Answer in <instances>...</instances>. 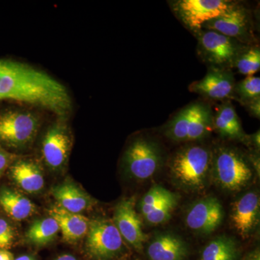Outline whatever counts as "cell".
Instances as JSON below:
<instances>
[{
    "mask_svg": "<svg viewBox=\"0 0 260 260\" xmlns=\"http://www.w3.org/2000/svg\"><path fill=\"white\" fill-rule=\"evenodd\" d=\"M4 100L37 106L59 116L72 109L70 94L58 80L25 63L0 59V102Z\"/></svg>",
    "mask_w": 260,
    "mask_h": 260,
    "instance_id": "1",
    "label": "cell"
},
{
    "mask_svg": "<svg viewBox=\"0 0 260 260\" xmlns=\"http://www.w3.org/2000/svg\"><path fill=\"white\" fill-rule=\"evenodd\" d=\"M213 152L203 145H191L178 150L170 159L169 172L182 189L203 190L212 169Z\"/></svg>",
    "mask_w": 260,
    "mask_h": 260,
    "instance_id": "2",
    "label": "cell"
},
{
    "mask_svg": "<svg viewBox=\"0 0 260 260\" xmlns=\"http://www.w3.org/2000/svg\"><path fill=\"white\" fill-rule=\"evenodd\" d=\"M212 171L217 184L230 191L241 190L253 177L252 169L240 152L218 147L213 152Z\"/></svg>",
    "mask_w": 260,
    "mask_h": 260,
    "instance_id": "3",
    "label": "cell"
},
{
    "mask_svg": "<svg viewBox=\"0 0 260 260\" xmlns=\"http://www.w3.org/2000/svg\"><path fill=\"white\" fill-rule=\"evenodd\" d=\"M198 54L211 68L229 70L246 47L239 41L210 30L197 32Z\"/></svg>",
    "mask_w": 260,
    "mask_h": 260,
    "instance_id": "4",
    "label": "cell"
},
{
    "mask_svg": "<svg viewBox=\"0 0 260 260\" xmlns=\"http://www.w3.org/2000/svg\"><path fill=\"white\" fill-rule=\"evenodd\" d=\"M236 4L228 0H178L171 5L176 16L196 34L205 23L223 15Z\"/></svg>",
    "mask_w": 260,
    "mask_h": 260,
    "instance_id": "5",
    "label": "cell"
},
{
    "mask_svg": "<svg viewBox=\"0 0 260 260\" xmlns=\"http://www.w3.org/2000/svg\"><path fill=\"white\" fill-rule=\"evenodd\" d=\"M162 160L158 145L145 138L135 140L123 157L126 173L138 180H146L155 175L161 166Z\"/></svg>",
    "mask_w": 260,
    "mask_h": 260,
    "instance_id": "6",
    "label": "cell"
},
{
    "mask_svg": "<svg viewBox=\"0 0 260 260\" xmlns=\"http://www.w3.org/2000/svg\"><path fill=\"white\" fill-rule=\"evenodd\" d=\"M40 121L32 112L8 111L0 114V142L14 148H23L34 141Z\"/></svg>",
    "mask_w": 260,
    "mask_h": 260,
    "instance_id": "7",
    "label": "cell"
},
{
    "mask_svg": "<svg viewBox=\"0 0 260 260\" xmlns=\"http://www.w3.org/2000/svg\"><path fill=\"white\" fill-rule=\"evenodd\" d=\"M86 236L87 252L94 259H112L122 251L123 239L113 220H90Z\"/></svg>",
    "mask_w": 260,
    "mask_h": 260,
    "instance_id": "8",
    "label": "cell"
},
{
    "mask_svg": "<svg viewBox=\"0 0 260 260\" xmlns=\"http://www.w3.org/2000/svg\"><path fill=\"white\" fill-rule=\"evenodd\" d=\"M203 29L218 32L243 44L251 40L252 34L250 14L239 3L223 15L205 23Z\"/></svg>",
    "mask_w": 260,
    "mask_h": 260,
    "instance_id": "9",
    "label": "cell"
},
{
    "mask_svg": "<svg viewBox=\"0 0 260 260\" xmlns=\"http://www.w3.org/2000/svg\"><path fill=\"white\" fill-rule=\"evenodd\" d=\"M135 200L128 198L121 200L114 210V225L121 237L136 250L143 249L148 237L143 232V224L135 210Z\"/></svg>",
    "mask_w": 260,
    "mask_h": 260,
    "instance_id": "10",
    "label": "cell"
},
{
    "mask_svg": "<svg viewBox=\"0 0 260 260\" xmlns=\"http://www.w3.org/2000/svg\"><path fill=\"white\" fill-rule=\"evenodd\" d=\"M223 205L217 198L208 197L194 203L186 214V225L195 232L213 233L223 222Z\"/></svg>",
    "mask_w": 260,
    "mask_h": 260,
    "instance_id": "11",
    "label": "cell"
},
{
    "mask_svg": "<svg viewBox=\"0 0 260 260\" xmlns=\"http://www.w3.org/2000/svg\"><path fill=\"white\" fill-rule=\"evenodd\" d=\"M72 148L71 135L64 123L59 121L51 126L42 141L44 161L52 169L64 167Z\"/></svg>",
    "mask_w": 260,
    "mask_h": 260,
    "instance_id": "12",
    "label": "cell"
},
{
    "mask_svg": "<svg viewBox=\"0 0 260 260\" xmlns=\"http://www.w3.org/2000/svg\"><path fill=\"white\" fill-rule=\"evenodd\" d=\"M235 85L230 70L211 68L203 79L191 83L189 90L213 100H224L234 95Z\"/></svg>",
    "mask_w": 260,
    "mask_h": 260,
    "instance_id": "13",
    "label": "cell"
},
{
    "mask_svg": "<svg viewBox=\"0 0 260 260\" xmlns=\"http://www.w3.org/2000/svg\"><path fill=\"white\" fill-rule=\"evenodd\" d=\"M259 196L255 191L246 192L233 205L231 220L241 237H249L254 232L259 223Z\"/></svg>",
    "mask_w": 260,
    "mask_h": 260,
    "instance_id": "14",
    "label": "cell"
},
{
    "mask_svg": "<svg viewBox=\"0 0 260 260\" xmlns=\"http://www.w3.org/2000/svg\"><path fill=\"white\" fill-rule=\"evenodd\" d=\"M146 253L150 260H185L189 247L179 236L161 233L150 241Z\"/></svg>",
    "mask_w": 260,
    "mask_h": 260,
    "instance_id": "15",
    "label": "cell"
},
{
    "mask_svg": "<svg viewBox=\"0 0 260 260\" xmlns=\"http://www.w3.org/2000/svg\"><path fill=\"white\" fill-rule=\"evenodd\" d=\"M49 213L57 222L59 231L66 242H77L88 234L90 220L86 217L71 213L58 205L51 207Z\"/></svg>",
    "mask_w": 260,
    "mask_h": 260,
    "instance_id": "16",
    "label": "cell"
},
{
    "mask_svg": "<svg viewBox=\"0 0 260 260\" xmlns=\"http://www.w3.org/2000/svg\"><path fill=\"white\" fill-rule=\"evenodd\" d=\"M10 175L17 184L28 193H37L44 186L42 169L30 160H19L10 167Z\"/></svg>",
    "mask_w": 260,
    "mask_h": 260,
    "instance_id": "17",
    "label": "cell"
},
{
    "mask_svg": "<svg viewBox=\"0 0 260 260\" xmlns=\"http://www.w3.org/2000/svg\"><path fill=\"white\" fill-rule=\"evenodd\" d=\"M51 194L59 203L58 205L71 213L80 214L92 205V200L86 193L72 182L54 186Z\"/></svg>",
    "mask_w": 260,
    "mask_h": 260,
    "instance_id": "18",
    "label": "cell"
},
{
    "mask_svg": "<svg viewBox=\"0 0 260 260\" xmlns=\"http://www.w3.org/2000/svg\"><path fill=\"white\" fill-rule=\"evenodd\" d=\"M213 128L222 138L244 141L247 138L235 109L231 103H225L219 107L213 116Z\"/></svg>",
    "mask_w": 260,
    "mask_h": 260,
    "instance_id": "19",
    "label": "cell"
},
{
    "mask_svg": "<svg viewBox=\"0 0 260 260\" xmlns=\"http://www.w3.org/2000/svg\"><path fill=\"white\" fill-rule=\"evenodd\" d=\"M0 206L15 220H25L36 212L35 205L30 200L7 188L0 190Z\"/></svg>",
    "mask_w": 260,
    "mask_h": 260,
    "instance_id": "20",
    "label": "cell"
},
{
    "mask_svg": "<svg viewBox=\"0 0 260 260\" xmlns=\"http://www.w3.org/2000/svg\"><path fill=\"white\" fill-rule=\"evenodd\" d=\"M240 249L237 242L225 236L215 237L202 251L200 260H239Z\"/></svg>",
    "mask_w": 260,
    "mask_h": 260,
    "instance_id": "21",
    "label": "cell"
},
{
    "mask_svg": "<svg viewBox=\"0 0 260 260\" xmlns=\"http://www.w3.org/2000/svg\"><path fill=\"white\" fill-rule=\"evenodd\" d=\"M213 128V116L210 108L203 103H196L186 141H197L208 136Z\"/></svg>",
    "mask_w": 260,
    "mask_h": 260,
    "instance_id": "22",
    "label": "cell"
},
{
    "mask_svg": "<svg viewBox=\"0 0 260 260\" xmlns=\"http://www.w3.org/2000/svg\"><path fill=\"white\" fill-rule=\"evenodd\" d=\"M196 103H193L178 112L166 126L164 133L169 139L176 142H185L194 115Z\"/></svg>",
    "mask_w": 260,
    "mask_h": 260,
    "instance_id": "23",
    "label": "cell"
},
{
    "mask_svg": "<svg viewBox=\"0 0 260 260\" xmlns=\"http://www.w3.org/2000/svg\"><path fill=\"white\" fill-rule=\"evenodd\" d=\"M59 232L57 222L49 217L34 222L29 228L26 237L32 244L45 245L54 240Z\"/></svg>",
    "mask_w": 260,
    "mask_h": 260,
    "instance_id": "24",
    "label": "cell"
},
{
    "mask_svg": "<svg viewBox=\"0 0 260 260\" xmlns=\"http://www.w3.org/2000/svg\"><path fill=\"white\" fill-rule=\"evenodd\" d=\"M234 67L241 74L253 76L260 69L259 47H246L238 56Z\"/></svg>",
    "mask_w": 260,
    "mask_h": 260,
    "instance_id": "25",
    "label": "cell"
},
{
    "mask_svg": "<svg viewBox=\"0 0 260 260\" xmlns=\"http://www.w3.org/2000/svg\"><path fill=\"white\" fill-rule=\"evenodd\" d=\"M177 194L176 193L168 190L164 186L156 185L150 188L143 196L140 202V210L143 216L150 213L154 208L161 205Z\"/></svg>",
    "mask_w": 260,
    "mask_h": 260,
    "instance_id": "26",
    "label": "cell"
},
{
    "mask_svg": "<svg viewBox=\"0 0 260 260\" xmlns=\"http://www.w3.org/2000/svg\"><path fill=\"white\" fill-rule=\"evenodd\" d=\"M234 93L245 104L260 99V78L255 76L247 77L236 84Z\"/></svg>",
    "mask_w": 260,
    "mask_h": 260,
    "instance_id": "27",
    "label": "cell"
},
{
    "mask_svg": "<svg viewBox=\"0 0 260 260\" xmlns=\"http://www.w3.org/2000/svg\"><path fill=\"white\" fill-rule=\"evenodd\" d=\"M178 203H179V197L177 194L143 216L145 221L150 225H160L165 223L172 218L173 211L177 206Z\"/></svg>",
    "mask_w": 260,
    "mask_h": 260,
    "instance_id": "28",
    "label": "cell"
},
{
    "mask_svg": "<svg viewBox=\"0 0 260 260\" xmlns=\"http://www.w3.org/2000/svg\"><path fill=\"white\" fill-rule=\"evenodd\" d=\"M14 239V229L7 220L0 218V249H9Z\"/></svg>",
    "mask_w": 260,
    "mask_h": 260,
    "instance_id": "29",
    "label": "cell"
},
{
    "mask_svg": "<svg viewBox=\"0 0 260 260\" xmlns=\"http://www.w3.org/2000/svg\"><path fill=\"white\" fill-rule=\"evenodd\" d=\"M13 156L9 154L5 153L3 150H0V174H3L5 169L10 165Z\"/></svg>",
    "mask_w": 260,
    "mask_h": 260,
    "instance_id": "30",
    "label": "cell"
},
{
    "mask_svg": "<svg viewBox=\"0 0 260 260\" xmlns=\"http://www.w3.org/2000/svg\"><path fill=\"white\" fill-rule=\"evenodd\" d=\"M247 106L248 110L249 113L254 117L259 119L260 117V99L253 101L249 104H246Z\"/></svg>",
    "mask_w": 260,
    "mask_h": 260,
    "instance_id": "31",
    "label": "cell"
},
{
    "mask_svg": "<svg viewBox=\"0 0 260 260\" xmlns=\"http://www.w3.org/2000/svg\"><path fill=\"white\" fill-rule=\"evenodd\" d=\"M242 260H260V251L259 249L249 251L244 256Z\"/></svg>",
    "mask_w": 260,
    "mask_h": 260,
    "instance_id": "32",
    "label": "cell"
},
{
    "mask_svg": "<svg viewBox=\"0 0 260 260\" xmlns=\"http://www.w3.org/2000/svg\"><path fill=\"white\" fill-rule=\"evenodd\" d=\"M251 143H252L256 148H259L260 145V134L259 131L256 132L254 134L251 135L249 137Z\"/></svg>",
    "mask_w": 260,
    "mask_h": 260,
    "instance_id": "33",
    "label": "cell"
},
{
    "mask_svg": "<svg viewBox=\"0 0 260 260\" xmlns=\"http://www.w3.org/2000/svg\"><path fill=\"white\" fill-rule=\"evenodd\" d=\"M13 254L6 249H0V260H14Z\"/></svg>",
    "mask_w": 260,
    "mask_h": 260,
    "instance_id": "34",
    "label": "cell"
},
{
    "mask_svg": "<svg viewBox=\"0 0 260 260\" xmlns=\"http://www.w3.org/2000/svg\"><path fill=\"white\" fill-rule=\"evenodd\" d=\"M56 260H78L74 256L70 255V254H63L58 256Z\"/></svg>",
    "mask_w": 260,
    "mask_h": 260,
    "instance_id": "35",
    "label": "cell"
},
{
    "mask_svg": "<svg viewBox=\"0 0 260 260\" xmlns=\"http://www.w3.org/2000/svg\"><path fill=\"white\" fill-rule=\"evenodd\" d=\"M14 260H35L34 258L31 257L30 256L23 255L21 256H19V257L17 258Z\"/></svg>",
    "mask_w": 260,
    "mask_h": 260,
    "instance_id": "36",
    "label": "cell"
},
{
    "mask_svg": "<svg viewBox=\"0 0 260 260\" xmlns=\"http://www.w3.org/2000/svg\"><path fill=\"white\" fill-rule=\"evenodd\" d=\"M1 175H2V174H0V176H1Z\"/></svg>",
    "mask_w": 260,
    "mask_h": 260,
    "instance_id": "37",
    "label": "cell"
}]
</instances>
